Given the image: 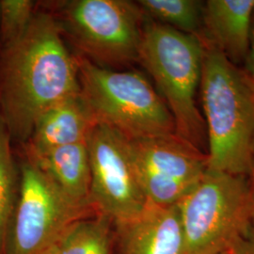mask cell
I'll return each mask as SVG.
<instances>
[{
  "mask_svg": "<svg viewBox=\"0 0 254 254\" xmlns=\"http://www.w3.org/2000/svg\"><path fill=\"white\" fill-rule=\"evenodd\" d=\"M9 132L0 121V254L6 253L9 228L16 206V173Z\"/></svg>",
  "mask_w": 254,
  "mask_h": 254,
  "instance_id": "9a60e30c",
  "label": "cell"
},
{
  "mask_svg": "<svg viewBox=\"0 0 254 254\" xmlns=\"http://www.w3.org/2000/svg\"><path fill=\"white\" fill-rule=\"evenodd\" d=\"M69 32L78 46L101 63L138 60L143 27L138 7L124 0H76L64 9Z\"/></svg>",
  "mask_w": 254,
  "mask_h": 254,
  "instance_id": "52a82bcc",
  "label": "cell"
},
{
  "mask_svg": "<svg viewBox=\"0 0 254 254\" xmlns=\"http://www.w3.org/2000/svg\"><path fill=\"white\" fill-rule=\"evenodd\" d=\"M247 71L246 73L254 81V27L251 31V39H250V48L247 56Z\"/></svg>",
  "mask_w": 254,
  "mask_h": 254,
  "instance_id": "d6986e66",
  "label": "cell"
},
{
  "mask_svg": "<svg viewBox=\"0 0 254 254\" xmlns=\"http://www.w3.org/2000/svg\"><path fill=\"white\" fill-rule=\"evenodd\" d=\"M91 207L71 200L46 173L28 160L22 166L18 200L9 228L7 254H41ZM94 211V210H93Z\"/></svg>",
  "mask_w": 254,
  "mask_h": 254,
  "instance_id": "8992f818",
  "label": "cell"
},
{
  "mask_svg": "<svg viewBox=\"0 0 254 254\" xmlns=\"http://www.w3.org/2000/svg\"><path fill=\"white\" fill-rule=\"evenodd\" d=\"M188 254L230 252L254 226L250 177L207 169L177 204Z\"/></svg>",
  "mask_w": 254,
  "mask_h": 254,
  "instance_id": "277c9868",
  "label": "cell"
},
{
  "mask_svg": "<svg viewBox=\"0 0 254 254\" xmlns=\"http://www.w3.org/2000/svg\"><path fill=\"white\" fill-rule=\"evenodd\" d=\"M251 180H252V183H253V185H254V163H253V173H252V176H251Z\"/></svg>",
  "mask_w": 254,
  "mask_h": 254,
  "instance_id": "44dd1931",
  "label": "cell"
},
{
  "mask_svg": "<svg viewBox=\"0 0 254 254\" xmlns=\"http://www.w3.org/2000/svg\"><path fill=\"white\" fill-rule=\"evenodd\" d=\"M86 142L92 208L115 225L136 218L145 207L147 199L137 180L127 138L109 127L97 125Z\"/></svg>",
  "mask_w": 254,
  "mask_h": 254,
  "instance_id": "ba28073f",
  "label": "cell"
},
{
  "mask_svg": "<svg viewBox=\"0 0 254 254\" xmlns=\"http://www.w3.org/2000/svg\"><path fill=\"white\" fill-rule=\"evenodd\" d=\"M111 222L103 215L80 218L64 230L56 245L62 254H109Z\"/></svg>",
  "mask_w": 254,
  "mask_h": 254,
  "instance_id": "5bb4252c",
  "label": "cell"
},
{
  "mask_svg": "<svg viewBox=\"0 0 254 254\" xmlns=\"http://www.w3.org/2000/svg\"><path fill=\"white\" fill-rule=\"evenodd\" d=\"M120 254H188L177 205L147 200L136 218L116 225Z\"/></svg>",
  "mask_w": 254,
  "mask_h": 254,
  "instance_id": "30bf717a",
  "label": "cell"
},
{
  "mask_svg": "<svg viewBox=\"0 0 254 254\" xmlns=\"http://www.w3.org/2000/svg\"><path fill=\"white\" fill-rule=\"evenodd\" d=\"M254 0H209L202 7L206 42L233 63L247 59Z\"/></svg>",
  "mask_w": 254,
  "mask_h": 254,
  "instance_id": "8fae6325",
  "label": "cell"
},
{
  "mask_svg": "<svg viewBox=\"0 0 254 254\" xmlns=\"http://www.w3.org/2000/svg\"><path fill=\"white\" fill-rule=\"evenodd\" d=\"M34 2L30 0H4L0 2L1 28L6 45L17 39L34 17Z\"/></svg>",
  "mask_w": 254,
  "mask_h": 254,
  "instance_id": "e0dca14e",
  "label": "cell"
},
{
  "mask_svg": "<svg viewBox=\"0 0 254 254\" xmlns=\"http://www.w3.org/2000/svg\"><path fill=\"white\" fill-rule=\"evenodd\" d=\"M29 160L46 173L71 200L92 208L91 165L86 141L29 155Z\"/></svg>",
  "mask_w": 254,
  "mask_h": 254,
  "instance_id": "4fadbf2b",
  "label": "cell"
},
{
  "mask_svg": "<svg viewBox=\"0 0 254 254\" xmlns=\"http://www.w3.org/2000/svg\"><path fill=\"white\" fill-rule=\"evenodd\" d=\"M95 126L97 124L80 93L68 97L37 120L28 138V155L86 141Z\"/></svg>",
  "mask_w": 254,
  "mask_h": 254,
  "instance_id": "7c38bea8",
  "label": "cell"
},
{
  "mask_svg": "<svg viewBox=\"0 0 254 254\" xmlns=\"http://www.w3.org/2000/svg\"><path fill=\"white\" fill-rule=\"evenodd\" d=\"M200 75L207 169L250 177L254 147V81L208 42Z\"/></svg>",
  "mask_w": 254,
  "mask_h": 254,
  "instance_id": "7a4b0ae2",
  "label": "cell"
},
{
  "mask_svg": "<svg viewBox=\"0 0 254 254\" xmlns=\"http://www.w3.org/2000/svg\"><path fill=\"white\" fill-rule=\"evenodd\" d=\"M231 254H254V226L250 233L238 241L230 252Z\"/></svg>",
  "mask_w": 254,
  "mask_h": 254,
  "instance_id": "ac0fdd59",
  "label": "cell"
},
{
  "mask_svg": "<svg viewBox=\"0 0 254 254\" xmlns=\"http://www.w3.org/2000/svg\"><path fill=\"white\" fill-rule=\"evenodd\" d=\"M231 254L229 252H226V253H222V254Z\"/></svg>",
  "mask_w": 254,
  "mask_h": 254,
  "instance_id": "7402d4cb",
  "label": "cell"
},
{
  "mask_svg": "<svg viewBox=\"0 0 254 254\" xmlns=\"http://www.w3.org/2000/svg\"><path fill=\"white\" fill-rule=\"evenodd\" d=\"M41 254H61V252H60V250H59V248H58V246L56 245V243H55L54 245L51 246V247H49L48 249H46V251H44L43 253Z\"/></svg>",
  "mask_w": 254,
  "mask_h": 254,
  "instance_id": "ffe728a7",
  "label": "cell"
},
{
  "mask_svg": "<svg viewBox=\"0 0 254 254\" xmlns=\"http://www.w3.org/2000/svg\"><path fill=\"white\" fill-rule=\"evenodd\" d=\"M80 93L78 61L67 50L50 14L38 13L6 45L0 64V108L9 136L28 140L37 120Z\"/></svg>",
  "mask_w": 254,
  "mask_h": 254,
  "instance_id": "6da1fadb",
  "label": "cell"
},
{
  "mask_svg": "<svg viewBox=\"0 0 254 254\" xmlns=\"http://www.w3.org/2000/svg\"><path fill=\"white\" fill-rule=\"evenodd\" d=\"M141 9L167 27L186 34L198 35L202 5L196 0H140Z\"/></svg>",
  "mask_w": 254,
  "mask_h": 254,
  "instance_id": "2e32d148",
  "label": "cell"
},
{
  "mask_svg": "<svg viewBox=\"0 0 254 254\" xmlns=\"http://www.w3.org/2000/svg\"><path fill=\"white\" fill-rule=\"evenodd\" d=\"M204 55L199 35L162 24L143 27L138 61L153 76L173 115L176 135L206 153V128L196 105Z\"/></svg>",
  "mask_w": 254,
  "mask_h": 254,
  "instance_id": "3957f363",
  "label": "cell"
},
{
  "mask_svg": "<svg viewBox=\"0 0 254 254\" xmlns=\"http://www.w3.org/2000/svg\"><path fill=\"white\" fill-rule=\"evenodd\" d=\"M80 95L97 125L128 140L176 134L173 115L142 73L102 68L77 58Z\"/></svg>",
  "mask_w": 254,
  "mask_h": 254,
  "instance_id": "5b68a950",
  "label": "cell"
},
{
  "mask_svg": "<svg viewBox=\"0 0 254 254\" xmlns=\"http://www.w3.org/2000/svg\"><path fill=\"white\" fill-rule=\"evenodd\" d=\"M127 141L138 183L155 204H177L207 170V154L176 134Z\"/></svg>",
  "mask_w": 254,
  "mask_h": 254,
  "instance_id": "9c48e42d",
  "label": "cell"
}]
</instances>
